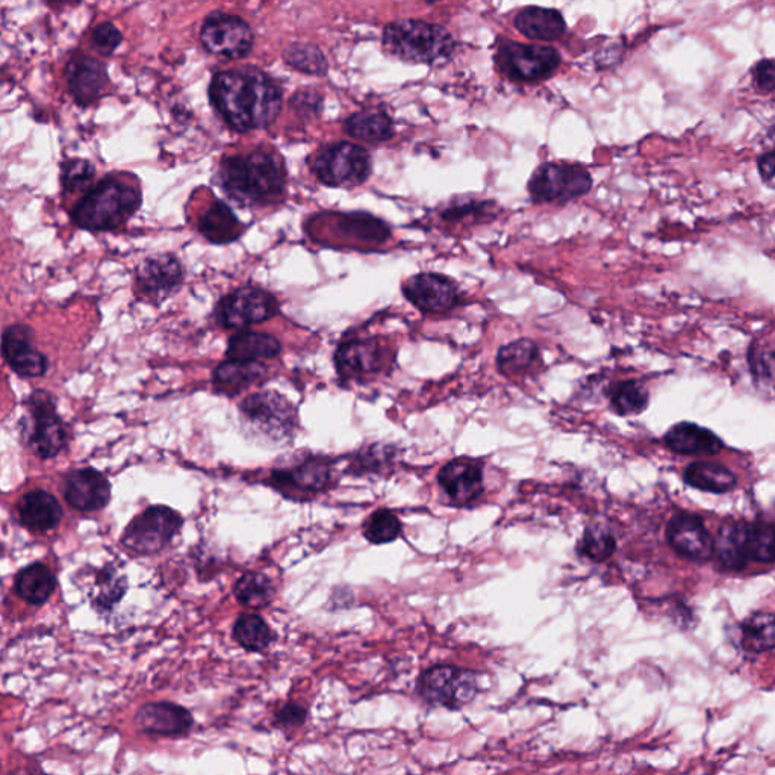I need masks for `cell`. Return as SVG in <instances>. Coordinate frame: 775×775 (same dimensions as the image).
Here are the masks:
<instances>
[{
	"label": "cell",
	"instance_id": "8",
	"mask_svg": "<svg viewBox=\"0 0 775 775\" xmlns=\"http://www.w3.org/2000/svg\"><path fill=\"white\" fill-rule=\"evenodd\" d=\"M591 173L579 164L544 162L528 182L530 199L535 204H559L579 199L592 189Z\"/></svg>",
	"mask_w": 775,
	"mask_h": 775
},
{
	"label": "cell",
	"instance_id": "49",
	"mask_svg": "<svg viewBox=\"0 0 775 775\" xmlns=\"http://www.w3.org/2000/svg\"><path fill=\"white\" fill-rule=\"evenodd\" d=\"M775 164V155L773 150H768V152L763 153V155L759 157L757 160V170H759V175H761L763 184L766 185V187L774 188V169Z\"/></svg>",
	"mask_w": 775,
	"mask_h": 775
},
{
	"label": "cell",
	"instance_id": "40",
	"mask_svg": "<svg viewBox=\"0 0 775 775\" xmlns=\"http://www.w3.org/2000/svg\"><path fill=\"white\" fill-rule=\"evenodd\" d=\"M61 189L62 194H77L79 192H89L93 187L94 177H96V165L85 158H69L61 161Z\"/></svg>",
	"mask_w": 775,
	"mask_h": 775
},
{
	"label": "cell",
	"instance_id": "48",
	"mask_svg": "<svg viewBox=\"0 0 775 775\" xmlns=\"http://www.w3.org/2000/svg\"><path fill=\"white\" fill-rule=\"evenodd\" d=\"M754 81L763 93L771 94L775 89V66L773 59H762L754 69Z\"/></svg>",
	"mask_w": 775,
	"mask_h": 775
},
{
	"label": "cell",
	"instance_id": "46",
	"mask_svg": "<svg viewBox=\"0 0 775 775\" xmlns=\"http://www.w3.org/2000/svg\"><path fill=\"white\" fill-rule=\"evenodd\" d=\"M90 42L99 55L108 58L113 57L124 43V34L114 23L102 22L91 31Z\"/></svg>",
	"mask_w": 775,
	"mask_h": 775
},
{
	"label": "cell",
	"instance_id": "2",
	"mask_svg": "<svg viewBox=\"0 0 775 775\" xmlns=\"http://www.w3.org/2000/svg\"><path fill=\"white\" fill-rule=\"evenodd\" d=\"M141 204L142 194L137 184L122 175H108L82 194L70 211V220L81 231L116 232L140 211Z\"/></svg>",
	"mask_w": 775,
	"mask_h": 775
},
{
	"label": "cell",
	"instance_id": "1",
	"mask_svg": "<svg viewBox=\"0 0 775 775\" xmlns=\"http://www.w3.org/2000/svg\"><path fill=\"white\" fill-rule=\"evenodd\" d=\"M213 108L239 132L275 124L282 109V90L267 73L253 67L219 71L209 86Z\"/></svg>",
	"mask_w": 775,
	"mask_h": 775
},
{
	"label": "cell",
	"instance_id": "45",
	"mask_svg": "<svg viewBox=\"0 0 775 775\" xmlns=\"http://www.w3.org/2000/svg\"><path fill=\"white\" fill-rule=\"evenodd\" d=\"M750 369L753 371L757 382L768 383L773 386L774 379V347L771 343L756 342L750 346L749 351Z\"/></svg>",
	"mask_w": 775,
	"mask_h": 775
},
{
	"label": "cell",
	"instance_id": "26",
	"mask_svg": "<svg viewBox=\"0 0 775 775\" xmlns=\"http://www.w3.org/2000/svg\"><path fill=\"white\" fill-rule=\"evenodd\" d=\"M666 444L672 452L679 454H718L724 449V442L718 435L695 425L682 421L671 427L666 433Z\"/></svg>",
	"mask_w": 775,
	"mask_h": 775
},
{
	"label": "cell",
	"instance_id": "16",
	"mask_svg": "<svg viewBox=\"0 0 775 775\" xmlns=\"http://www.w3.org/2000/svg\"><path fill=\"white\" fill-rule=\"evenodd\" d=\"M66 79L71 99L81 108L97 104L111 85L105 62L82 53L74 54L67 62Z\"/></svg>",
	"mask_w": 775,
	"mask_h": 775
},
{
	"label": "cell",
	"instance_id": "24",
	"mask_svg": "<svg viewBox=\"0 0 775 775\" xmlns=\"http://www.w3.org/2000/svg\"><path fill=\"white\" fill-rule=\"evenodd\" d=\"M19 518L20 523L33 532H49L61 523L62 508L53 494L33 489L20 500Z\"/></svg>",
	"mask_w": 775,
	"mask_h": 775
},
{
	"label": "cell",
	"instance_id": "23",
	"mask_svg": "<svg viewBox=\"0 0 775 775\" xmlns=\"http://www.w3.org/2000/svg\"><path fill=\"white\" fill-rule=\"evenodd\" d=\"M336 370L344 379L363 378L382 369V349L374 339H350L335 355Z\"/></svg>",
	"mask_w": 775,
	"mask_h": 775
},
{
	"label": "cell",
	"instance_id": "3",
	"mask_svg": "<svg viewBox=\"0 0 775 775\" xmlns=\"http://www.w3.org/2000/svg\"><path fill=\"white\" fill-rule=\"evenodd\" d=\"M217 177L223 192L243 207L270 204L287 185L284 162L265 150H255L246 157L224 158Z\"/></svg>",
	"mask_w": 775,
	"mask_h": 775
},
{
	"label": "cell",
	"instance_id": "21",
	"mask_svg": "<svg viewBox=\"0 0 775 775\" xmlns=\"http://www.w3.org/2000/svg\"><path fill=\"white\" fill-rule=\"evenodd\" d=\"M108 477L96 469H78L65 478V498L71 508L79 512H97L111 501Z\"/></svg>",
	"mask_w": 775,
	"mask_h": 775
},
{
	"label": "cell",
	"instance_id": "32",
	"mask_svg": "<svg viewBox=\"0 0 775 775\" xmlns=\"http://www.w3.org/2000/svg\"><path fill=\"white\" fill-rule=\"evenodd\" d=\"M128 591V580L117 569L106 567L97 569L90 581L86 595L99 612H109Z\"/></svg>",
	"mask_w": 775,
	"mask_h": 775
},
{
	"label": "cell",
	"instance_id": "44",
	"mask_svg": "<svg viewBox=\"0 0 775 775\" xmlns=\"http://www.w3.org/2000/svg\"><path fill=\"white\" fill-rule=\"evenodd\" d=\"M747 555L761 564L774 563V528L766 523L747 524Z\"/></svg>",
	"mask_w": 775,
	"mask_h": 775
},
{
	"label": "cell",
	"instance_id": "5",
	"mask_svg": "<svg viewBox=\"0 0 775 775\" xmlns=\"http://www.w3.org/2000/svg\"><path fill=\"white\" fill-rule=\"evenodd\" d=\"M241 418L252 435L261 440L285 442L298 429V410L294 405L273 391L248 395L241 403Z\"/></svg>",
	"mask_w": 775,
	"mask_h": 775
},
{
	"label": "cell",
	"instance_id": "13",
	"mask_svg": "<svg viewBox=\"0 0 775 775\" xmlns=\"http://www.w3.org/2000/svg\"><path fill=\"white\" fill-rule=\"evenodd\" d=\"M279 312L275 296L259 288H241L228 294L217 306V319L227 329H243L267 322Z\"/></svg>",
	"mask_w": 775,
	"mask_h": 775
},
{
	"label": "cell",
	"instance_id": "25",
	"mask_svg": "<svg viewBox=\"0 0 775 775\" xmlns=\"http://www.w3.org/2000/svg\"><path fill=\"white\" fill-rule=\"evenodd\" d=\"M518 33L537 42H556L567 33L563 13L552 8L525 7L513 18Z\"/></svg>",
	"mask_w": 775,
	"mask_h": 775
},
{
	"label": "cell",
	"instance_id": "7",
	"mask_svg": "<svg viewBox=\"0 0 775 775\" xmlns=\"http://www.w3.org/2000/svg\"><path fill=\"white\" fill-rule=\"evenodd\" d=\"M476 672L456 666H435L418 675L417 694L427 705L459 710L476 698Z\"/></svg>",
	"mask_w": 775,
	"mask_h": 775
},
{
	"label": "cell",
	"instance_id": "19",
	"mask_svg": "<svg viewBox=\"0 0 775 775\" xmlns=\"http://www.w3.org/2000/svg\"><path fill=\"white\" fill-rule=\"evenodd\" d=\"M667 540L678 555L692 563L703 564L714 557V536L702 517L678 513L667 528Z\"/></svg>",
	"mask_w": 775,
	"mask_h": 775
},
{
	"label": "cell",
	"instance_id": "20",
	"mask_svg": "<svg viewBox=\"0 0 775 775\" xmlns=\"http://www.w3.org/2000/svg\"><path fill=\"white\" fill-rule=\"evenodd\" d=\"M134 721L142 733L155 738H185L196 724L187 707L173 702L144 703Z\"/></svg>",
	"mask_w": 775,
	"mask_h": 775
},
{
	"label": "cell",
	"instance_id": "41",
	"mask_svg": "<svg viewBox=\"0 0 775 775\" xmlns=\"http://www.w3.org/2000/svg\"><path fill=\"white\" fill-rule=\"evenodd\" d=\"M284 59L292 69L314 77H323L329 69L326 57L317 46L302 45V43L288 46L284 50Z\"/></svg>",
	"mask_w": 775,
	"mask_h": 775
},
{
	"label": "cell",
	"instance_id": "9",
	"mask_svg": "<svg viewBox=\"0 0 775 775\" xmlns=\"http://www.w3.org/2000/svg\"><path fill=\"white\" fill-rule=\"evenodd\" d=\"M494 59L500 73L517 82L544 81L563 62L555 47L523 45L504 37L498 38Z\"/></svg>",
	"mask_w": 775,
	"mask_h": 775
},
{
	"label": "cell",
	"instance_id": "4",
	"mask_svg": "<svg viewBox=\"0 0 775 775\" xmlns=\"http://www.w3.org/2000/svg\"><path fill=\"white\" fill-rule=\"evenodd\" d=\"M382 43L391 57L432 67L447 65L456 50V42L446 27L413 19L390 23Z\"/></svg>",
	"mask_w": 775,
	"mask_h": 775
},
{
	"label": "cell",
	"instance_id": "38",
	"mask_svg": "<svg viewBox=\"0 0 775 775\" xmlns=\"http://www.w3.org/2000/svg\"><path fill=\"white\" fill-rule=\"evenodd\" d=\"M233 594L243 606L263 609L267 608L275 599V587L267 576L259 575V572H248L236 581Z\"/></svg>",
	"mask_w": 775,
	"mask_h": 775
},
{
	"label": "cell",
	"instance_id": "10",
	"mask_svg": "<svg viewBox=\"0 0 775 775\" xmlns=\"http://www.w3.org/2000/svg\"><path fill=\"white\" fill-rule=\"evenodd\" d=\"M182 517L167 506H150L126 525L120 543L138 556L157 555L180 533Z\"/></svg>",
	"mask_w": 775,
	"mask_h": 775
},
{
	"label": "cell",
	"instance_id": "36",
	"mask_svg": "<svg viewBox=\"0 0 775 775\" xmlns=\"http://www.w3.org/2000/svg\"><path fill=\"white\" fill-rule=\"evenodd\" d=\"M200 232L204 233L205 239L212 241V243H229V241L239 239L241 224L227 205L217 201L201 217Z\"/></svg>",
	"mask_w": 775,
	"mask_h": 775
},
{
	"label": "cell",
	"instance_id": "35",
	"mask_svg": "<svg viewBox=\"0 0 775 775\" xmlns=\"http://www.w3.org/2000/svg\"><path fill=\"white\" fill-rule=\"evenodd\" d=\"M775 644V620L771 612H754L742 623V647L753 655L771 651Z\"/></svg>",
	"mask_w": 775,
	"mask_h": 775
},
{
	"label": "cell",
	"instance_id": "31",
	"mask_svg": "<svg viewBox=\"0 0 775 775\" xmlns=\"http://www.w3.org/2000/svg\"><path fill=\"white\" fill-rule=\"evenodd\" d=\"M683 478L692 488L706 493L726 494L738 486L737 474L714 462H692Z\"/></svg>",
	"mask_w": 775,
	"mask_h": 775
},
{
	"label": "cell",
	"instance_id": "43",
	"mask_svg": "<svg viewBox=\"0 0 775 775\" xmlns=\"http://www.w3.org/2000/svg\"><path fill=\"white\" fill-rule=\"evenodd\" d=\"M362 533L371 544H390L401 536L402 523L390 509H379L366 521Z\"/></svg>",
	"mask_w": 775,
	"mask_h": 775
},
{
	"label": "cell",
	"instance_id": "37",
	"mask_svg": "<svg viewBox=\"0 0 775 775\" xmlns=\"http://www.w3.org/2000/svg\"><path fill=\"white\" fill-rule=\"evenodd\" d=\"M537 354L540 350L532 339H517V342L500 347L496 359L497 369L505 375L523 373L535 362Z\"/></svg>",
	"mask_w": 775,
	"mask_h": 775
},
{
	"label": "cell",
	"instance_id": "47",
	"mask_svg": "<svg viewBox=\"0 0 775 775\" xmlns=\"http://www.w3.org/2000/svg\"><path fill=\"white\" fill-rule=\"evenodd\" d=\"M308 717H310L308 707L302 705V703L290 699V702L282 703L273 712V726L276 729L296 730L306 724Z\"/></svg>",
	"mask_w": 775,
	"mask_h": 775
},
{
	"label": "cell",
	"instance_id": "29",
	"mask_svg": "<svg viewBox=\"0 0 775 775\" xmlns=\"http://www.w3.org/2000/svg\"><path fill=\"white\" fill-rule=\"evenodd\" d=\"M282 346L275 336L259 332H241L229 339L228 358L231 361L261 362L279 356Z\"/></svg>",
	"mask_w": 775,
	"mask_h": 775
},
{
	"label": "cell",
	"instance_id": "51",
	"mask_svg": "<svg viewBox=\"0 0 775 775\" xmlns=\"http://www.w3.org/2000/svg\"><path fill=\"white\" fill-rule=\"evenodd\" d=\"M38 775H47V774H45V773H39Z\"/></svg>",
	"mask_w": 775,
	"mask_h": 775
},
{
	"label": "cell",
	"instance_id": "42",
	"mask_svg": "<svg viewBox=\"0 0 775 775\" xmlns=\"http://www.w3.org/2000/svg\"><path fill=\"white\" fill-rule=\"evenodd\" d=\"M579 550L581 555L594 563H604L616 550L615 536L606 525H589L581 537Z\"/></svg>",
	"mask_w": 775,
	"mask_h": 775
},
{
	"label": "cell",
	"instance_id": "15",
	"mask_svg": "<svg viewBox=\"0 0 775 775\" xmlns=\"http://www.w3.org/2000/svg\"><path fill=\"white\" fill-rule=\"evenodd\" d=\"M0 354L11 370L22 378H43L49 371V359L35 346L34 331L26 324L15 323L3 329Z\"/></svg>",
	"mask_w": 775,
	"mask_h": 775
},
{
	"label": "cell",
	"instance_id": "14",
	"mask_svg": "<svg viewBox=\"0 0 775 775\" xmlns=\"http://www.w3.org/2000/svg\"><path fill=\"white\" fill-rule=\"evenodd\" d=\"M334 478V466L326 459L310 458L290 469L275 470L270 485L285 497L302 500L329 489Z\"/></svg>",
	"mask_w": 775,
	"mask_h": 775
},
{
	"label": "cell",
	"instance_id": "27",
	"mask_svg": "<svg viewBox=\"0 0 775 775\" xmlns=\"http://www.w3.org/2000/svg\"><path fill=\"white\" fill-rule=\"evenodd\" d=\"M714 556L729 571H742L750 563L747 555V523L727 521L714 540Z\"/></svg>",
	"mask_w": 775,
	"mask_h": 775
},
{
	"label": "cell",
	"instance_id": "17",
	"mask_svg": "<svg viewBox=\"0 0 775 775\" xmlns=\"http://www.w3.org/2000/svg\"><path fill=\"white\" fill-rule=\"evenodd\" d=\"M184 270L173 255L149 256L136 270V291L142 300L160 304L180 290Z\"/></svg>",
	"mask_w": 775,
	"mask_h": 775
},
{
	"label": "cell",
	"instance_id": "22",
	"mask_svg": "<svg viewBox=\"0 0 775 775\" xmlns=\"http://www.w3.org/2000/svg\"><path fill=\"white\" fill-rule=\"evenodd\" d=\"M438 482L454 505H472L485 491L484 470L472 459L459 458L442 466Z\"/></svg>",
	"mask_w": 775,
	"mask_h": 775
},
{
	"label": "cell",
	"instance_id": "6",
	"mask_svg": "<svg viewBox=\"0 0 775 775\" xmlns=\"http://www.w3.org/2000/svg\"><path fill=\"white\" fill-rule=\"evenodd\" d=\"M27 409L26 446L35 456L57 458L67 444L65 421L57 413L54 395L45 390H37L25 398Z\"/></svg>",
	"mask_w": 775,
	"mask_h": 775
},
{
	"label": "cell",
	"instance_id": "18",
	"mask_svg": "<svg viewBox=\"0 0 775 775\" xmlns=\"http://www.w3.org/2000/svg\"><path fill=\"white\" fill-rule=\"evenodd\" d=\"M406 299L426 314H444L461 302L458 284L437 273H421L403 285Z\"/></svg>",
	"mask_w": 775,
	"mask_h": 775
},
{
	"label": "cell",
	"instance_id": "28",
	"mask_svg": "<svg viewBox=\"0 0 775 775\" xmlns=\"http://www.w3.org/2000/svg\"><path fill=\"white\" fill-rule=\"evenodd\" d=\"M57 589V577L45 564L34 563L20 569L14 579V591L26 603L42 606Z\"/></svg>",
	"mask_w": 775,
	"mask_h": 775
},
{
	"label": "cell",
	"instance_id": "33",
	"mask_svg": "<svg viewBox=\"0 0 775 775\" xmlns=\"http://www.w3.org/2000/svg\"><path fill=\"white\" fill-rule=\"evenodd\" d=\"M347 136L355 140L378 144L394 136V126L385 113L379 111H362L347 118L344 124Z\"/></svg>",
	"mask_w": 775,
	"mask_h": 775
},
{
	"label": "cell",
	"instance_id": "39",
	"mask_svg": "<svg viewBox=\"0 0 775 775\" xmlns=\"http://www.w3.org/2000/svg\"><path fill=\"white\" fill-rule=\"evenodd\" d=\"M650 394L647 386L640 381H623L615 385L611 393V405L621 417L639 415L647 409Z\"/></svg>",
	"mask_w": 775,
	"mask_h": 775
},
{
	"label": "cell",
	"instance_id": "12",
	"mask_svg": "<svg viewBox=\"0 0 775 775\" xmlns=\"http://www.w3.org/2000/svg\"><path fill=\"white\" fill-rule=\"evenodd\" d=\"M200 42L208 53L229 59H240L251 54L255 37L251 26L236 15L211 13L200 30Z\"/></svg>",
	"mask_w": 775,
	"mask_h": 775
},
{
	"label": "cell",
	"instance_id": "30",
	"mask_svg": "<svg viewBox=\"0 0 775 775\" xmlns=\"http://www.w3.org/2000/svg\"><path fill=\"white\" fill-rule=\"evenodd\" d=\"M267 369L261 362L231 361L220 363L213 371V385L221 393L239 394L246 388L258 383Z\"/></svg>",
	"mask_w": 775,
	"mask_h": 775
},
{
	"label": "cell",
	"instance_id": "50",
	"mask_svg": "<svg viewBox=\"0 0 775 775\" xmlns=\"http://www.w3.org/2000/svg\"><path fill=\"white\" fill-rule=\"evenodd\" d=\"M486 209L485 204H476V201H470V204L458 205L456 208L447 209L444 217L447 220L461 219V217L469 216V213L481 212Z\"/></svg>",
	"mask_w": 775,
	"mask_h": 775
},
{
	"label": "cell",
	"instance_id": "34",
	"mask_svg": "<svg viewBox=\"0 0 775 775\" xmlns=\"http://www.w3.org/2000/svg\"><path fill=\"white\" fill-rule=\"evenodd\" d=\"M232 638L243 650L264 652L276 640V634L263 616L241 614L232 627Z\"/></svg>",
	"mask_w": 775,
	"mask_h": 775
},
{
	"label": "cell",
	"instance_id": "11",
	"mask_svg": "<svg viewBox=\"0 0 775 775\" xmlns=\"http://www.w3.org/2000/svg\"><path fill=\"white\" fill-rule=\"evenodd\" d=\"M314 172L327 187H356L369 180L371 157L359 146L338 142L319 153L314 161Z\"/></svg>",
	"mask_w": 775,
	"mask_h": 775
}]
</instances>
